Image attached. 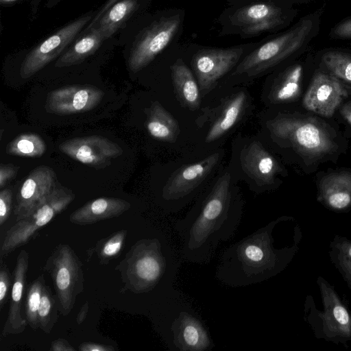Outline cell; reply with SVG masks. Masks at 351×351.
Wrapping results in <instances>:
<instances>
[{
  "label": "cell",
  "instance_id": "44",
  "mask_svg": "<svg viewBox=\"0 0 351 351\" xmlns=\"http://www.w3.org/2000/svg\"><path fill=\"white\" fill-rule=\"evenodd\" d=\"M20 0H0V3L3 6L12 5Z\"/></svg>",
  "mask_w": 351,
  "mask_h": 351
},
{
  "label": "cell",
  "instance_id": "46",
  "mask_svg": "<svg viewBox=\"0 0 351 351\" xmlns=\"http://www.w3.org/2000/svg\"><path fill=\"white\" fill-rule=\"evenodd\" d=\"M350 47H351V43H350Z\"/></svg>",
  "mask_w": 351,
  "mask_h": 351
},
{
  "label": "cell",
  "instance_id": "43",
  "mask_svg": "<svg viewBox=\"0 0 351 351\" xmlns=\"http://www.w3.org/2000/svg\"><path fill=\"white\" fill-rule=\"evenodd\" d=\"M342 114L348 122L351 125V103L344 106L341 110Z\"/></svg>",
  "mask_w": 351,
  "mask_h": 351
},
{
  "label": "cell",
  "instance_id": "39",
  "mask_svg": "<svg viewBox=\"0 0 351 351\" xmlns=\"http://www.w3.org/2000/svg\"><path fill=\"white\" fill-rule=\"evenodd\" d=\"M333 314L336 320L341 324H346L349 321L348 312L341 306L335 307Z\"/></svg>",
  "mask_w": 351,
  "mask_h": 351
},
{
  "label": "cell",
  "instance_id": "34",
  "mask_svg": "<svg viewBox=\"0 0 351 351\" xmlns=\"http://www.w3.org/2000/svg\"><path fill=\"white\" fill-rule=\"evenodd\" d=\"M13 194L10 189L6 188L0 192V225L8 220L12 207Z\"/></svg>",
  "mask_w": 351,
  "mask_h": 351
},
{
  "label": "cell",
  "instance_id": "14",
  "mask_svg": "<svg viewBox=\"0 0 351 351\" xmlns=\"http://www.w3.org/2000/svg\"><path fill=\"white\" fill-rule=\"evenodd\" d=\"M58 186L56 172L41 165L34 169L21 184L14 207L16 221L32 215Z\"/></svg>",
  "mask_w": 351,
  "mask_h": 351
},
{
  "label": "cell",
  "instance_id": "2",
  "mask_svg": "<svg viewBox=\"0 0 351 351\" xmlns=\"http://www.w3.org/2000/svg\"><path fill=\"white\" fill-rule=\"evenodd\" d=\"M275 221L263 226L227 247L216 268L217 278L224 285L240 287L261 282L276 274L280 252L274 245Z\"/></svg>",
  "mask_w": 351,
  "mask_h": 351
},
{
  "label": "cell",
  "instance_id": "9",
  "mask_svg": "<svg viewBox=\"0 0 351 351\" xmlns=\"http://www.w3.org/2000/svg\"><path fill=\"white\" fill-rule=\"evenodd\" d=\"M72 190L57 186L29 216L22 219L8 230L1 247V257L27 243L42 227L47 225L73 202Z\"/></svg>",
  "mask_w": 351,
  "mask_h": 351
},
{
  "label": "cell",
  "instance_id": "18",
  "mask_svg": "<svg viewBox=\"0 0 351 351\" xmlns=\"http://www.w3.org/2000/svg\"><path fill=\"white\" fill-rule=\"evenodd\" d=\"M240 160L245 173L260 187L271 184L280 171L276 158L257 141L242 150Z\"/></svg>",
  "mask_w": 351,
  "mask_h": 351
},
{
  "label": "cell",
  "instance_id": "40",
  "mask_svg": "<svg viewBox=\"0 0 351 351\" xmlns=\"http://www.w3.org/2000/svg\"><path fill=\"white\" fill-rule=\"evenodd\" d=\"M79 349L82 351H109L114 350L113 348L106 347L105 345H101L93 343H85L80 345Z\"/></svg>",
  "mask_w": 351,
  "mask_h": 351
},
{
  "label": "cell",
  "instance_id": "36",
  "mask_svg": "<svg viewBox=\"0 0 351 351\" xmlns=\"http://www.w3.org/2000/svg\"><path fill=\"white\" fill-rule=\"evenodd\" d=\"M230 5H241L256 1H272L281 5L293 8L295 5L306 4L313 0H226Z\"/></svg>",
  "mask_w": 351,
  "mask_h": 351
},
{
  "label": "cell",
  "instance_id": "8",
  "mask_svg": "<svg viewBox=\"0 0 351 351\" xmlns=\"http://www.w3.org/2000/svg\"><path fill=\"white\" fill-rule=\"evenodd\" d=\"M259 43L230 47L198 46L191 57V64L202 97L208 94L223 77L234 69L243 58Z\"/></svg>",
  "mask_w": 351,
  "mask_h": 351
},
{
  "label": "cell",
  "instance_id": "31",
  "mask_svg": "<svg viewBox=\"0 0 351 351\" xmlns=\"http://www.w3.org/2000/svg\"><path fill=\"white\" fill-rule=\"evenodd\" d=\"M125 231H119L106 239L104 242H100L99 250V257L101 263H106L110 258H113L119 253L125 237Z\"/></svg>",
  "mask_w": 351,
  "mask_h": 351
},
{
  "label": "cell",
  "instance_id": "25",
  "mask_svg": "<svg viewBox=\"0 0 351 351\" xmlns=\"http://www.w3.org/2000/svg\"><path fill=\"white\" fill-rule=\"evenodd\" d=\"M145 114L146 128L152 137L168 143L177 140L180 134L178 123L158 101L145 110Z\"/></svg>",
  "mask_w": 351,
  "mask_h": 351
},
{
  "label": "cell",
  "instance_id": "10",
  "mask_svg": "<svg viewBox=\"0 0 351 351\" xmlns=\"http://www.w3.org/2000/svg\"><path fill=\"white\" fill-rule=\"evenodd\" d=\"M44 269L51 276L63 315L72 310L84 289L82 264L68 245H60L47 261Z\"/></svg>",
  "mask_w": 351,
  "mask_h": 351
},
{
  "label": "cell",
  "instance_id": "5",
  "mask_svg": "<svg viewBox=\"0 0 351 351\" xmlns=\"http://www.w3.org/2000/svg\"><path fill=\"white\" fill-rule=\"evenodd\" d=\"M298 11L272 1L230 5L217 21L222 36L252 38L265 33H278L291 25Z\"/></svg>",
  "mask_w": 351,
  "mask_h": 351
},
{
  "label": "cell",
  "instance_id": "1",
  "mask_svg": "<svg viewBox=\"0 0 351 351\" xmlns=\"http://www.w3.org/2000/svg\"><path fill=\"white\" fill-rule=\"evenodd\" d=\"M242 208L231 189L230 175L226 173L184 217L174 222L181 239L182 258L192 263L208 264L219 244L234 236Z\"/></svg>",
  "mask_w": 351,
  "mask_h": 351
},
{
  "label": "cell",
  "instance_id": "13",
  "mask_svg": "<svg viewBox=\"0 0 351 351\" xmlns=\"http://www.w3.org/2000/svg\"><path fill=\"white\" fill-rule=\"evenodd\" d=\"M59 149L71 158L96 169L106 168L112 160L123 154L118 144L99 135L65 141L59 145Z\"/></svg>",
  "mask_w": 351,
  "mask_h": 351
},
{
  "label": "cell",
  "instance_id": "16",
  "mask_svg": "<svg viewBox=\"0 0 351 351\" xmlns=\"http://www.w3.org/2000/svg\"><path fill=\"white\" fill-rule=\"evenodd\" d=\"M104 95L101 89L93 86H64L48 93L45 107L49 113L58 115L84 112L95 108Z\"/></svg>",
  "mask_w": 351,
  "mask_h": 351
},
{
  "label": "cell",
  "instance_id": "29",
  "mask_svg": "<svg viewBox=\"0 0 351 351\" xmlns=\"http://www.w3.org/2000/svg\"><path fill=\"white\" fill-rule=\"evenodd\" d=\"M58 310V299L52 294L51 288L45 284L38 311L40 328L45 333H49L56 323Z\"/></svg>",
  "mask_w": 351,
  "mask_h": 351
},
{
  "label": "cell",
  "instance_id": "15",
  "mask_svg": "<svg viewBox=\"0 0 351 351\" xmlns=\"http://www.w3.org/2000/svg\"><path fill=\"white\" fill-rule=\"evenodd\" d=\"M347 96L341 81L317 68L304 97V107L322 116L330 117Z\"/></svg>",
  "mask_w": 351,
  "mask_h": 351
},
{
  "label": "cell",
  "instance_id": "27",
  "mask_svg": "<svg viewBox=\"0 0 351 351\" xmlns=\"http://www.w3.org/2000/svg\"><path fill=\"white\" fill-rule=\"evenodd\" d=\"M322 186L331 206L341 209L351 202V173L341 172L325 177Z\"/></svg>",
  "mask_w": 351,
  "mask_h": 351
},
{
  "label": "cell",
  "instance_id": "33",
  "mask_svg": "<svg viewBox=\"0 0 351 351\" xmlns=\"http://www.w3.org/2000/svg\"><path fill=\"white\" fill-rule=\"evenodd\" d=\"M10 274L7 265L3 262V258H1L0 267V308L3 307L7 302L8 293L10 289L11 282Z\"/></svg>",
  "mask_w": 351,
  "mask_h": 351
},
{
  "label": "cell",
  "instance_id": "21",
  "mask_svg": "<svg viewBox=\"0 0 351 351\" xmlns=\"http://www.w3.org/2000/svg\"><path fill=\"white\" fill-rule=\"evenodd\" d=\"M151 1L152 0H118L93 26L98 27L106 40L132 17L137 16L138 12L145 9Z\"/></svg>",
  "mask_w": 351,
  "mask_h": 351
},
{
  "label": "cell",
  "instance_id": "41",
  "mask_svg": "<svg viewBox=\"0 0 351 351\" xmlns=\"http://www.w3.org/2000/svg\"><path fill=\"white\" fill-rule=\"evenodd\" d=\"M50 350L53 351L75 350L66 340L62 339L54 341Z\"/></svg>",
  "mask_w": 351,
  "mask_h": 351
},
{
  "label": "cell",
  "instance_id": "6",
  "mask_svg": "<svg viewBox=\"0 0 351 351\" xmlns=\"http://www.w3.org/2000/svg\"><path fill=\"white\" fill-rule=\"evenodd\" d=\"M184 12L170 9L162 11L138 34L130 51L128 65L137 73L165 51L178 45L184 27Z\"/></svg>",
  "mask_w": 351,
  "mask_h": 351
},
{
  "label": "cell",
  "instance_id": "17",
  "mask_svg": "<svg viewBox=\"0 0 351 351\" xmlns=\"http://www.w3.org/2000/svg\"><path fill=\"white\" fill-rule=\"evenodd\" d=\"M29 265V254L22 250L18 255L13 273L10 304L7 320L1 335H19L24 331L27 322L22 312L23 292Z\"/></svg>",
  "mask_w": 351,
  "mask_h": 351
},
{
  "label": "cell",
  "instance_id": "37",
  "mask_svg": "<svg viewBox=\"0 0 351 351\" xmlns=\"http://www.w3.org/2000/svg\"><path fill=\"white\" fill-rule=\"evenodd\" d=\"M43 0H29L32 16H34L37 13L40 5ZM61 0H47L45 5L48 8L56 6Z\"/></svg>",
  "mask_w": 351,
  "mask_h": 351
},
{
  "label": "cell",
  "instance_id": "26",
  "mask_svg": "<svg viewBox=\"0 0 351 351\" xmlns=\"http://www.w3.org/2000/svg\"><path fill=\"white\" fill-rule=\"evenodd\" d=\"M313 61L318 69L351 84V48L322 49L316 52Z\"/></svg>",
  "mask_w": 351,
  "mask_h": 351
},
{
  "label": "cell",
  "instance_id": "30",
  "mask_svg": "<svg viewBox=\"0 0 351 351\" xmlns=\"http://www.w3.org/2000/svg\"><path fill=\"white\" fill-rule=\"evenodd\" d=\"M45 285V278L41 274L34 282L30 283L27 289L25 314L27 324L35 330L40 328L38 311Z\"/></svg>",
  "mask_w": 351,
  "mask_h": 351
},
{
  "label": "cell",
  "instance_id": "23",
  "mask_svg": "<svg viewBox=\"0 0 351 351\" xmlns=\"http://www.w3.org/2000/svg\"><path fill=\"white\" fill-rule=\"evenodd\" d=\"M246 102V95L240 91L228 99L219 108L206 136V143L219 138L230 130L239 119Z\"/></svg>",
  "mask_w": 351,
  "mask_h": 351
},
{
  "label": "cell",
  "instance_id": "4",
  "mask_svg": "<svg viewBox=\"0 0 351 351\" xmlns=\"http://www.w3.org/2000/svg\"><path fill=\"white\" fill-rule=\"evenodd\" d=\"M157 324L171 351H206L215 346L205 323L178 289L157 306Z\"/></svg>",
  "mask_w": 351,
  "mask_h": 351
},
{
  "label": "cell",
  "instance_id": "3",
  "mask_svg": "<svg viewBox=\"0 0 351 351\" xmlns=\"http://www.w3.org/2000/svg\"><path fill=\"white\" fill-rule=\"evenodd\" d=\"M324 12L322 6L300 17L288 28L260 42L243 58L232 75L257 77L296 60L307 51L319 34Z\"/></svg>",
  "mask_w": 351,
  "mask_h": 351
},
{
  "label": "cell",
  "instance_id": "7",
  "mask_svg": "<svg viewBox=\"0 0 351 351\" xmlns=\"http://www.w3.org/2000/svg\"><path fill=\"white\" fill-rule=\"evenodd\" d=\"M267 125L274 138L303 156L319 158L335 149L327 130L315 119L280 115Z\"/></svg>",
  "mask_w": 351,
  "mask_h": 351
},
{
  "label": "cell",
  "instance_id": "11",
  "mask_svg": "<svg viewBox=\"0 0 351 351\" xmlns=\"http://www.w3.org/2000/svg\"><path fill=\"white\" fill-rule=\"evenodd\" d=\"M96 12H88L65 25L36 45L25 57L20 75L27 79L58 58L87 26Z\"/></svg>",
  "mask_w": 351,
  "mask_h": 351
},
{
  "label": "cell",
  "instance_id": "38",
  "mask_svg": "<svg viewBox=\"0 0 351 351\" xmlns=\"http://www.w3.org/2000/svg\"><path fill=\"white\" fill-rule=\"evenodd\" d=\"M118 0H106V1L102 5V6L99 9L93 20L90 23L86 26V29H88L92 27L97 21L103 15L104 12H106L115 2Z\"/></svg>",
  "mask_w": 351,
  "mask_h": 351
},
{
  "label": "cell",
  "instance_id": "28",
  "mask_svg": "<svg viewBox=\"0 0 351 351\" xmlns=\"http://www.w3.org/2000/svg\"><path fill=\"white\" fill-rule=\"evenodd\" d=\"M5 151L12 156L38 158L45 153L46 144L39 135L26 133L18 136L10 142Z\"/></svg>",
  "mask_w": 351,
  "mask_h": 351
},
{
  "label": "cell",
  "instance_id": "42",
  "mask_svg": "<svg viewBox=\"0 0 351 351\" xmlns=\"http://www.w3.org/2000/svg\"><path fill=\"white\" fill-rule=\"evenodd\" d=\"M88 310V303L86 302L80 308L79 313L77 316V324H80L81 323H82L84 321V319L87 315Z\"/></svg>",
  "mask_w": 351,
  "mask_h": 351
},
{
  "label": "cell",
  "instance_id": "12",
  "mask_svg": "<svg viewBox=\"0 0 351 351\" xmlns=\"http://www.w3.org/2000/svg\"><path fill=\"white\" fill-rule=\"evenodd\" d=\"M215 152L204 159L178 169L169 178L161 191V199L170 211H177L208 176L219 162Z\"/></svg>",
  "mask_w": 351,
  "mask_h": 351
},
{
  "label": "cell",
  "instance_id": "35",
  "mask_svg": "<svg viewBox=\"0 0 351 351\" xmlns=\"http://www.w3.org/2000/svg\"><path fill=\"white\" fill-rule=\"evenodd\" d=\"M19 167L12 164L0 165V188L2 189L16 175Z\"/></svg>",
  "mask_w": 351,
  "mask_h": 351
},
{
  "label": "cell",
  "instance_id": "22",
  "mask_svg": "<svg viewBox=\"0 0 351 351\" xmlns=\"http://www.w3.org/2000/svg\"><path fill=\"white\" fill-rule=\"evenodd\" d=\"M171 76L178 99L182 106L195 110L201 104V92L197 79L182 58L170 66Z\"/></svg>",
  "mask_w": 351,
  "mask_h": 351
},
{
  "label": "cell",
  "instance_id": "19",
  "mask_svg": "<svg viewBox=\"0 0 351 351\" xmlns=\"http://www.w3.org/2000/svg\"><path fill=\"white\" fill-rule=\"evenodd\" d=\"M311 57L309 54L306 60H295L288 63L280 71L269 95L272 103L292 101L300 95L306 64Z\"/></svg>",
  "mask_w": 351,
  "mask_h": 351
},
{
  "label": "cell",
  "instance_id": "20",
  "mask_svg": "<svg viewBox=\"0 0 351 351\" xmlns=\"http://www.w3.org/2000/svg\"><path fill=\"white\" fill-rule=\"evenodd\" d=\"M131 207L123 199L114 197H100L87 202L70 215V221L79 225H86L100 220L117 217Z\"/></svg>",
  "mask_w": 351,
  "mask_h": 351
},
{
  "label": "cell",
  "instance_id": "45",
  "mask_svg": "<svg viewBox=\"0 0 351 351\" xmlns=\"http://www.w3.org/2000/svg\"><path fill=\"white\" fill-rule=\"evenodd\" d=\"M349 254L351 256V248L349 250Z\"/></svg>",
  "mask_w": 351,
  "mask_h": 351
},
{
  "label": "cell",
  "instance_id": "24",
  "mask_svg": "<svg viewBox=\"0 0 351 351\" xmlns=\"http://www.w3.org/2000/svg\"><path fill=\"white\" fill-rule=\"evenodd\" d=\"M66 51L63 53L56 62V66L64 67L78 64L93 55L106 40L96 26L85 29Z\"/></svg>",
  "mask_w": 351,
  "mask_h": 351
},
{
  "label": "cell",
  "instance_id": "32",
  "mask_svg": "<svg viewBox=\"0 0 351 351\" xmlns=\"http://www.w3.org/2000/svg\"><path fill=\"white\" fill-rule=\"evenodd\" d=\"M328 36L332 40H351V15L332 26L329 31Z\"/></svg>",
  "mask_w": 351,
  "mask_h": 351
}]
</instances>
